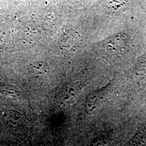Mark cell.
<instances>
[{
    "label": "cell",
    "instance_id": "5",
    "mask_svg": "<svg viewBox=\"0 0 146 146\" xmlns=\"http://www.w3.org/2000/svg\"><path fill=\"white\" fill-rule=\"evenodd\" d=\"M30 72L35 77L42 78L47 73V65L45 63L42 62H35L31 66Z\"/></svg>",
    "mask_w": 146,
    "mask_h": 146
},
{
    "label": "cell",
    "instance_id": "1",
    "mask_svg": "<svg viewBox=\"0 0 146 146\" xmlns=\"http://www.w3.org/2000/svg\"><path fill=\"white\" fill-rule=\"evenodd\" d=\"M128 36L125 34L120 33L105 40L103 46L108 51L114 53L125 52L128 46Z\"/></svg>",
    "mask_w": 146,
    "mask_h": 146
},
{
    "label": "cell",
    "instance_id": "2",
    "mask_svg": "<svg viewBox=\"0 0 146 146\" xmlns=\"http://www.w3.org/2000/svg\"><path fill=\"white\" fill-rule=\"evenodd\" d=\"M81 41L79 33L72 29L64 31L60 41V47L62 49L71 51L78 47Z\"/></svg>",
    "mask_w": 146,
    "mask_h": 146
},
{
    "label": "cell",
    "instance_id": "3",
    "mask_svg": "<svg viewBox=\"0 0 146 146\" xmlns=\"http://www.w3.org/2000/svg\"><path fill=\"white\" fill-rule=\"evenodd\" d=\"M3 119L7 125L11 128H16L22 123L23 116L17 111L8 110L3 114Z\"/></svg>",
    "mask_w": 146,
    "mask_h": 146
},
{
    "label": "cell",
    "instance_id": "6",
    "mask_svg": "<svg viewBox=\"0 0 146 146\" xmlns=\"http://www.w3.org/2000/svg\"><path fill=\"white\" fill-rule=\"evenodd\" d=\"M125 6V3L122 1H108L106 3L105 10L108 14H117L122 11Z\"/></svg>",
    "mask_w": 146,
    "mask_h": 146
},
{
    "label": "cell",
    "instance_id": "8",
    "mask_svg": "<svg viewBox=\"0 0 146 146\" xmlns=\"http://www.w3.org/2000/svg\"><path fill=\"white\" fill-rule=\"evenodd\" d=\"M135 144L144 145L146 143V127L139 132L134 138Z\"/></svg>",
    "mask_w": 146,
    "mask_h": 146
},
{
    "label": "cell",
    "instance_id": "4",
    "mask_svg": "<svg viewBox=\"0 0 146 146\" xmlns=\"http://www.w3.org/2000/svg\"><path fill=\"white\" fill-rule=\"evenodd\" d=\"M58 101L61 104L68 105L74 101L76 97V93L74 89L68 86H64L60 89L58 94Z\"/></svg>",
    "mask_w": 146,
    "mask_h": 146
},
{
    "label": "cell",
    "instance_id": "7",
    "mask_svg": "<svg viewBox=\"0 0 146 146\" xmlns=\"http://www.w3.org/2000/svg\"><path fill=\"white\" fill-rule=\"evenodd\" d=\"M0 93L13 98H17L21 94L19 89L12 86H0Z\"/></svg>",
    "mask_w": 146,
    "mask_h": 146
}]
</instances>
